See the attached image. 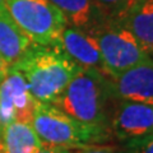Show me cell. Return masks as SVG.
I'll use <instances>...</instances> for the list:
<instances>
[{
  "label": "cell",
  "instance_id": "obj_2",
  "mask_svg": "<svg viewBox=\"0 0 153 153\" xmlns=\"http://www.w3.org/2000/svg\"><path fill=\"white\" fill-rule=\"evenodd\" d=\"M110 83L94 69H80L51 105L74 120L92 126H105Z\"/></svg>",
  "mask_w": 153,
  "mask_h": 153
},
{
  "label": "cell",
  "instance_id": "obj_9",
  "mask_svg": "<svg viewBox=\"0 0 153 153\" xmlns=\"http://www.w3.org/2000/svg\"><path fill=\"white\" fill-rule=\"evenodd\" d=\"M60 47L82 69H94L106 75L98 42L91 32L66 26L60 38Z\"/></svg>",
  "mask_w": 153,
  "mask_h": 153
},
{
  "label": "cell",
  "instance_id": "obj_3",
  "mask_svg": "<svg viewBox=\"0 0 153 153\" xmlns=\"http://www.w3.org/2000/svg\"><path fill=\"white\" fill-rule=\"evenodd\" d=\"M31 125L42 146L78 148L107 138L106 128L79 123L51 103L37 102Z\"/></svg>",
  "mask_w": 153,
  "mask_h": 153
},
{
  "label": "cell",
  "instance_id": "obj_13",
  "mask_svg": "<svg viewBox=\"0 0 153 153\" xmlns=\"http://www.w3.org/2000/svg\"><path fill=\"white\" fill-rule=\"evenodd\" d=\"M0 144L5 153H35L42 147L31 124L18 121L1 129Z\"/></svg>",
  "mask_w": 153,
  "mask_h": 153
},
{
  "label": "cell",
  "instance_id": "obj_20",
  "mask_svg": "<svg viewBox=\"0 0 153 153\" xmlns=\"http://www.w3.org/2000/svg\"><path fill=\"white\" fill-rule=\"evenodd\" d=\"M0 153H5V152H4V149H3V147H1V144H0Z\"/></svg>",
  "mask_w": 153,
  "mask_h": 153
},
{
  "label": "cell",
  "instance_id": "obj_5",
  "mask_svg": "<svg viewBox=\"0 0 153 153\" xmlns=\"http://www.w3.org/2000/svg\"><path fill=\"white\" fill-rule=\"evenodd\" d=\"M91 33L98 42L103 66L108 76L151 60L133 33L119 23L102 22Z\"/></svg>",
  "mask_w": 153,
  "mask_h": 153
},
{
  "label": "cell",
  "instance_id": "obj_10",
  "mask_svg": "<svg viewBox=\"0 0 153 153\" xmlns=\"http://www.w3.org/2000/svg\"><path fill=\"white\" fill-rule=\"evenodd\" d=\"M35 44L28 38L7 10L0 12V56L9 68L18 65Z\"/></svg>",
  "mask_w": 153,
  "mask_h": 153
},
{
  "label": "cell",
  "instance_id": "obj_4",
  "mask_svg": "<svg viewBox=\"0 0 153 153\" xmlns=\"http://www.w3.org/2000/svg\"><path fill=\"white\" fill-rule=\"evenodd\" d=\"M5 10L38 46H60L66 21L50 0H5Z\"/></svg>",
  "mask_w": 153,
  "mask_h": 153
},
{
  "label": "cell",
  "instance_id": "obj_18",
  "mask_svg": "<svg viewBox=\"0 0 153 153\" xmlns=\"http://www.w3.org/2000/svg\"><path fill=\"white\" fill-rule=\"evenodd\" d=\"M8 70H9L8 64L1 59V56H0V83H1L3 80H4V78L7 76Z\"/></svg>",
  "mask_w": 153,
  "mask_h": 153
},
{
  "label": "cell",
  "instance_id": "obj_21",
  "mask_svg": "<svg viewBox=\"0 0 153 153\" xmlns=\"http://www.w3.org/2000/svg\"><path fill=\"white\" fill-rule=\"evenodd\" d=\"M149 59L153 61V52H152V54H149Z\"/></svg>",
  "mask_w": 153,
  "mask_h": 153
},
{
  "label": "cell",
  "instance_id": "obj_14",
  "mask_svg": "<svg viewBox=\"0 0 153 153\" xmlns=\"http://www.w3.org/2000/svg\"><path fill=\"white\" fill-rule=\"evenodd\" d=\"M138 0H93L103 21L120 23Z\"/></svg>",
  "mask_w": 153,
  "mask_h": 153
},
{
  "label": "cell",
  "instance_id": "obj_11",
  "mask_svg": "<svg viewBox=\"0 0 153 153\" xmlns=\"http://www.w3.org/2000/svg\"><path fill=\"white\" fill-rule=\"evenodd\" d=\"M129 30L148 55L153 52V0H138L119 23Z\"/></svg>",
  "mask_w": 153,
  "mask_h": 153
},
{
  "label": "cell",
  "instance_id": "obj_8",
  "mask_svg": "<svg viewBox=\"0 0 153 153\" xmlns=\"http://www.w3.org/2000/svg\"><path fill=\"white\" fill-rule=\"evenodd\" d=\"M112 129L120 139H134L153 133V103L123 101L114 114Z\"/></svg>",
  "mask_w": 153,
  "mask_h": 153
},
{
  "label": "cell",
  "instance_id": "obj_12",
  "mask_svg": "<svg viewBox=\"0 0 153 153\" xmlns=\"http://www.w3.org/2000/svg\"><path fill=\"white\" fill-rule=\"evenodd\" d=\"M64 16L66 25L91 32L103 21L93 0H50Z\"/></svg>",
  "mask_w": 153,
  "mask_h": 153
},
{
  "label": "cell",
  "instance_id": "obj_19",
  "mask_svg": "<svg viewBox=\"0 0 153 153\" xmlns=\"http://www.w3.org/2000/svg\"><path fill=\"white\" fill-rule=\"evenodd\" d=\"M5 10V0H0V12Z\"/></svg>",
  "mask_w": 153,
  "mask_h": 153
},
{
  "label": "cell",
  "instance_id": "obj_1",
  "mask_svg": "<svg viewBox=\"0 0 153 153\" xmlns=\"http://www.w3.org/2000/svg\"><path fill=\"white\" fill-rule=\"evenodd\" d=\"M37 102L52 103L82 69L60 46L35 45L18 65Z\"/></svg>",
  "mask_w": 153,
  "mask_h": 153
},
{
  "label": "cell",
  "instance_id": "obj_6",
  "mask_svg": "<svg viewBox=\"0 0 153 153\" xmlns=\"http://www.w3.org/2000/svg\"><path fill=\"white\" fill-rule=\"evenodd\" d=\"M36 106L37 101L28 89L23 74L16 68H9L0 83V131L14 121L31 124Z\"/></svg>",
  "mask_w": 153,
  "mask_h": 153
},
{
  "label": "cell",
  "instance_id": "obj_7",
  "mask_svg": "<svg viewBox=\"0 0 153 153\" xmlns=\"http://www.w3.org/2000/svg\"><path fill=\"white\" fill-rule=\"evenodd\" d=\"M111 92L123 101L153 103V61L148 60L110 76Z\"/></svg>",
  "mask_w": 153,
  "mask_h": 153
},
{
  "label": "cell",
  "instance_id": "obj_15",
  "mask_svg": "<svg viewBox=\"0 0 153 153\" xmlns=\"http://www.w3.org/2000/svg\"><path fill=\"white\" fill-rule=\"evenodd\" d=\"M125 153H153V133L128 139Z\"/></svg>",
  "mask_w": 153,
  "mask_h": 153
},
{
  "label": "cell",
  "instance_id": "obj_17",
  "mask_svg": "<svg viewBox=\"0 0 153 153\" xmlns=\"http://www.w3.org/2000/svg\"><path fill=\"white\" fill-rule=\"evenodd\" d=\"M71 148H63V147H50L42 146L40 149H37L35 153H70Z\"/></svg>",
  "mask_w": 153,
  "mask_h": 153
},
{
  "label": "cell",
  "instance_id": "obj_16",
  "mask_svg": "<svg viewBox=\"0 0 153 153\" xmlns=\"http://www.w3.org/2000/svg\"><path fill=\"white\" fill-rule=\"evenodd\" d=\"M70 153H117L116 151L111 149L108 147H97V146H85L71 148Z\"/></svg>",
  "mask_w": 153,
  "mask_h": 153
}]
</instances>
